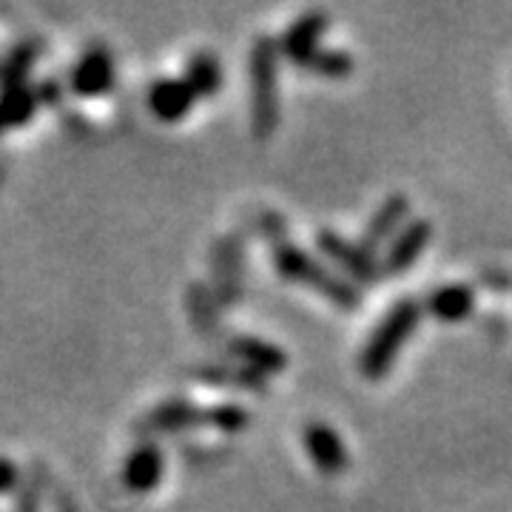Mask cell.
I'll return each instance as SVG.
<instances>
[{"label": "cell", "instance_id": "cell-1", "mask_svg": "<svg viewBox=\"0 0 512 512\" xmlns=\"http://www.w3.org/2000/svg\"><path fill=\"white\" fill-rule=\"evenodd\" d=\"M421 305L413 299H402L399 305H393V311L382 319V325L373 330L367 348L359 356V370L365 379H382L384 373L393 367L399 350L410 339V333L419 328Z\"/></svg>", "mask_w": 512, "mask_h": 512}, {"label": "cell", "instance_id": "cell-2", "mask_svg": "<svg viewBox=\"0 0 512 512\" xmlns=\"http://www.w3.org/2000/svg\"><path fill=\"white\" fill-rule=\"evenodd\" d=\"M274 262L279 274L291 282H302L313 291H319L325 299H330L339 308H356L359 305V291L350 285L348 279L330 274L325 265H319L308 251L293 248V245H279L274 251Z\"/></svg>", "mask_w": 512, "mask_h": 512}, {"label": "cell", "instance_id": "cell-3", "mask_svg": "<svg viewBox=\"0 0 512 512\" xmlns=\"http://www.w3.org/2000/svg\"><path fill=\"white\" fill-rule=\"evenodd\" d=\"M279 43L259 37L251 52V89H254V131L268 137L279 126Z\"/></svg>", "mask_w": 512, "mask_h": 512}, {"label": "cell", "instance_id": "cell-4", "mask_svg": "<svg viewBox=\"0 0 512 512\" xmlns=\"http://www.w3.org/2000/svg\"><path fill=\"white\" fill-rule=\"evenodd\" d=\"M316 245L325 256H330L336 265H342V271L350 274L359 282H373L379 271H376V262L367 251L365 245H353L345 237H339L336 231H319L316 234Z\"/></svg>", "mask_w": 512, "mask_h": 512}, {"label": "cell", "instance_id": "cell-5", "mask_svg": "<svg viewBox=\"0 0 512 512\" xmlns=\"http://www.w3.org/2000/svg\"><path fill=\"white\" fill-rule=\"evenodd\" d=\"M305 450L316 464V470H322L325 476H336L342 470H348V447L345 441L336 436V430L322 424V421H313L305 430Z\"/></svg>", "mask_w": 512, "mask_h": 512}, {"label": "cell", "instance_id": "cell-6", "mask_svg": "<svg viewBox=\"0 0 512 512\" xmlns=\"http://www.w3.org/2000/svg\"><path fill=\"white\" fill-rule=\"evenodd\" d=\"M433 237V228L427 220H410L404 225L396 237L390 239V248L384 254V271L387 274H402L410 265L419 262V256L424 254L427 242Z\"/></svg>", "mask_w": 512, "mask_h": 512}, {"label": "cell", "instance_id": "cell-7", "mask_svg": "<svg viewBox=\"0 0 512 512\" xmlns=\"http://www.w3.org/2000/svg\"><path fill=\"white\" fill-rule=\"evenodd\" d=\"M325 29H328V15L325 12H308V15H302V18L293 23L291 29L285 32L282 37V43H279V49H282V55L293 60V63H302V66H308L311 63V57L322 49L319 46V37L325 35Z\"/></svg>", "mask_w": 512, "mask_h": 512}, {"label": "cell", "instance_id": "cell-8", "mask_svg": "<svg viewBox=\"0 0 512 512\" xmlns=\"http://www.w3.org/2000/svg\"><path fill=\"white\" fill-rule=\"evenodd\" d=\"M194 100H197V94L191 92V86L185 80H160L151 86V94H148L151 111L165 123L183 120L194 106Z\"/></svg>", "mask_w": 512, "mask_h": 512}, {"label": "cell", "instance_id": "cell-9", "mask_svg": "<svg viewBox=\"0 0 512 512\" xmlns=\"http://www.w3.org/2000/svg\"><path fill=\"white\" fill-rule=\"evenodd\" d=\"M410 214V202H407V197H402V194H393V197H387V200L379 205V211L373 214V220H370V225L365 228V245L367 251H376L379 245H384L390 237H396L402 228V220Z\"/></svg>", "mask_w": 512, "mask_h": 512}, {"label": "cell", "instance_id": "cell-10", "mask_svg": "<svg viewBox=\"0 0 512 512\" xmlns=\"http://www.w3.org/2000/svg\"><path fill=\"white\" fill-rule=\"evenodd\" d=\"M228 348L234 356H239L245 367L259 370V373H282L288 365V356L282 350L271 345V342H262V339H251V336H237L228 342Z\"/></svg>", "mask_w": 512, "mask_h": 512}, {"label": "cell", "instance_id": "cell-11", "mask_svg": "<svg viewBox=\"0 0 512 512\" xmlns=\"http://www.w3.org/2000/svg\"><path fill=\"white\" fill-rule=\"evenodd\" d=\"M163 476V453L157 447H140L134 450L126 461V487L134 493H148L151 487H157V481Z\"/></svg>", "mask_w": 512, "mask_h": 512}, {"label": "cell", "instance_id": "cell-12", "mask_svg": "<svg viewBox=\"0 0 512 512\" xmlns=\"http://www.w3.org/2000/svg\"><path fill=\"white\" fill-rule=\"evenodd\" d=\"M473 305H476V293L467 285H444L427 299V311L441 322H461L464 316L473 313Z\"/></svg>", "mask_w": 512, "mask_h": 512}, {"label": "cell", "instance_id": "cell-13", "mask_svg": "<svg viewBox=\"0 0 512 512\" xmlns=\"http://www.w3.org/2000/svg\"><path fill=\"white\" fill-rule=\"evenodd\" d=\"M185 83L191 86V92L197 94V97H214V94L220 92V86H222L220 60L211 55V52H200V55H194L191 57V63H188Z\"/></svg>", "mask_w": 512, "mask_h": 512}, {"label": "cell", "instance_id": "cell-14", "mask_svg": "<svg viewBox=\"0 0 512 512\" xmlns=\"http://www.w3.org/2000/svg\"><path fill=\"white\" fill-rule=\"evenodd\" d=\"M111 57L103 52V49H97V52H89L86 60L80 63V69H77V89L80 94H103L111 86Z\"/></svg>", "mask_w": 512, "mask_h": 512}, {"label": "cell", "instance_id": "cell-15", "mask_svg": "<svg viewBox=\"0 0 512 512\" xmlns=\"http://www.w3.org/2000/svg\"><path fill=\"white\" fill-rule=\"evenodd\" d=\"M197 421H205V410L188 402H168L160 410H154V416L148 419V427L151 430H180V427H191Z\"/></svg>", "mask_w": 512, "mask_h": 512}, {"label": "cell", "instance_id": "cell-16", "mask_svg": "<svg viewBox=\"0 0 512 512\" xmlns=\"http://www.w3.org/2000/svg\"><path fill=\"white\" fill-rule=\"evenodd\" d=\"M308 69L322 77H348L353 72V57L348 52H339V49H319L316 55L311 57Z\"/></svg>", "mask_w": 512, "mask_h": 512}, {"label": "cell", "instance_id": "cell-17", "mask_svg": "<svg viewBox=\"0 0 512 512\" xmlns=\"http://www.w3.org/2000/svg\"><path fill=\"white\" fill-rule=\"evenodd\" d=\"M205 421L220 427L222 433H237L248 424V413L237 407V404H220L214 410H205Z\"/></svg>", "mask_w": 512, "mask_h": 512}]
</instances>
